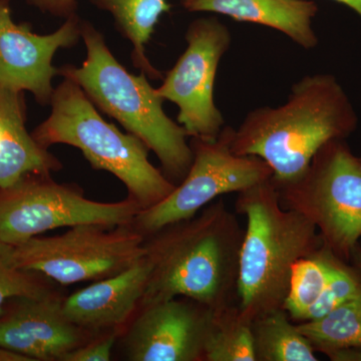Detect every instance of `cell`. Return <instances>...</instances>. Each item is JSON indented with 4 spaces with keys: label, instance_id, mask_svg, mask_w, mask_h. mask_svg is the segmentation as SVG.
<instances>
[{
    "label": "cell",
    "instance_id": "5b68a950",
    "mask_svg": "<svg viewBox=\"0 0 361 361\" xmlns=\"http://www.w3.org/2000/svg\"><path fill=\"white\" fill-rule=\"evenodd\" d=\"M49 106L51 115L32 130L33 139L45 149L63 144L80 149L94 170L118 178L142 210L160 203L177 186L149 161L148 147L104 120L73 80L63 78Z\"/></svg>",
    "mask_w": 361,
    "mask_h": 361
},
{
    "label": "cell",
    "instance_id": "e0dca14e",
    "mask_svg": "<svg viewBox=\"0 0 361 361\" xmlns=\"http://www.w3.org/2000/svg\"><path fill=\"white\" fill-rule=\"evenodd\" d=\"M102 11L113 16L118 32L133 45V65L149 78L163 80L164 73L152 65L146 54V44L155 32L156 25L172 4L167 0H89Z\"/></svg>",
    "mask_w": 361,
    "mask_h": 361
},
{
    "label": "cell",
    "instance_id": "9a60e30c",
    "mask_svg": "<svg viewBox=\"0 0 361 361\" xmlns=\"http://www.w3.org/2000/svg\"><path fill=\"white\" fill-rule=\"evenodd\" d=\"M180 4L189 13L221 14L272 28L307 51L319 42L313 28L319 6L313 0H180Z\"/></svg>",
    "mask_w": 361,
    "mask_h": 361
},
{
    "label": "cell",
    "instance_id": "8992f818",
    "mask_svg": "<svg viewBox=\"0 0 361 361\" xmlns=\"http://www.w3.org/2000/svg\"><path fill=\"white\" fill-rule=\"evenodd\" d=\"M284 208L314 226L323 246L350 260L361 240V161L346 140L326 142L295 179L273 183Z\"/></svg>",
    "mask_w": 361,
    "mask_h": 361
},
{
    "label": "cell",
    "instance_id": "f1b7e54d",
    "mask_svg": "<svg viewBox=\"0 0 361 361\" xmlns=\"http://www.w3.org/2000/svg\"><path fill=\"white\" fill-rule=\"evenodd\" d=\"M353 258L355 259L356 265H357V268L361 272V249L360 248V246L356 248Z\"/></svg>",
    "mask_w": 361,
    "mask_h": 361
},
{
    "label": "cell",
    "instance_id": "7402d4cb",
    "mask_svg": "<svg viewBox=\"0 0 361 361\" xmlns=\"http://www.w3.org/2000/svg\"><path fill=\"white\" fill-rule=\"evenodd\" d=\"M329 262L330 276L326 287L317 302L307 311L302 322L322 317L361 293V276L346 264V261L330 251Z\"/></svg>",
    "mask_w": 361,
    "mask_h": 361
},
{
    "label": "cell",
    "instance_id": "ac0fdd59",
    "mask_svg": "<svg viewBox=\"0 0 361 361\" xmlns=\"http://www.w3.org/2000/svg\"><path fill=\"white\" fill-rule=\"evenodd\" d=\"M257 361H317L310 341L284 308L252 322Z\"/></svg>",
    "mask_w": 361,
    "mask_h": 361
},
{
    "label": "cell",
    "instance_id": "83f0119b",
    "mask_svg": "<svg viewBox=\"0 0 361 361\" xmlns=\"http://www.w3.org/2000/svg\"><path fill=\"white\" fill-rule=\"evenodd\" d=\"M332 1L348 6L351 11L357 13V16L361 18V0H332Z\"/></svg>",
    "mask_w": 361,
    "mask_h": 361
},
{
    "label": "cell",
    "instance_id": "4316f807",
    "mask_svg": "<svg viewBox=\"0 0 361 361\" xmlns=\"http://www.w3.org/2000/svg\"><path fill=\"white\" fill-rule=\"evenodd\" d=\"M0 361H33L27 356L16 353L11 349L0 346Z\"/></svg>",
    "mask_w": 361,
    "mask_h": 361
},
{
    "label": "cell",
    "instance_id": "5bb4252c",
    "mask_svg": "<svg viewBox=\"0 0 361 361\" xmlns=\"http://www.w3.org/2000/svg\"><path fill=\"white\" fill-rule=\"evenodd\" d=\"M149 272L151 264L144 256L122 272L97 280L63 298V314L90 334L122 332L139 310Z\"/></svg>",
    "mask_w": 361,
    "mask_h": 361
},
{
    "label": "cell",
    "instance_id": "484cf974",
    "mask_svg": "<svg viewBox=\"0 0 361 361\" xmlns=\"http://www.w3.org/2000/svg\"><path fill=\"white\" fill-rule=\"evenodd\" d=\"M326 356L332 361H361V346L338 349L327 353Z\"/></svg>",
    "mask_w": 361,
    "mask_h": 361
},
{
    "label": "cell",
    "instance_id": "7a4b0ae2",
    "mask_svg": "<svg viewBox=\"0 0 361 361\" xmlns=\"http://www.w3.org/2000/svg\"><path fill=\"white\" fill-rule=\"evenodd\" d=\"M355 106L331 73L307 75L292 85L284 104L249 111L234 129L231 149L262 159L273 183L295 179L326 142L346 140L357 129Z\"/></svg>",
    "mask_w": 361,
    "mask_h": 361
},
{
    "label": "cell",
    "instance_id": "44dd1931",
    "mask_svg": "<svg viewBox=\"0 0 361 361\" xmlns=\"http://www.w3.org/2000/svg\"><path fill=\"white\" fill-rule=\"evenodd\" d=\"M330 251L324 246L292 267L290 283L283 308L294 322L304 320L307 311L317 302L330 276Z\"/></svg>",
    "mask_w": 361,
    "mask_h": 361
},
{
    "label": "cell",
    "instance_id": "3957f363",
    "mask_svg": "<svg viewBox=\"0 0 361 361\" xmlns=\"http://www.w3.org/2000/svg\"><path fill=\"white\" fill-rule=\"evenodd\" d=\"M82 40L87 51L84 63L61 66L59 75L75 82L97 110L141 140L160 161L166 177L180 184L193 161L186 130L165 113V101L149 85V78L126 70L109 49L103 33L85 20Z\"/></svg>",
    "mask_w": 361,
    "mask_h": 361
},
{
    "label": "cell",
    "instance_id": "d4e9b609",
    "mask_svg": "<svg viewBox=\"0 0 361 361\" xmlns=\"http://www.w3.org/2000/svg\"><path fill=\"white\" fill-rule=\"evenodd\" d=\"M26 2L42 13L65 20L78 13V0H26Z\"/></svg>",
    "mask_w": 361,
    "mask_h": 361
},
{
    "label": "cell",
    "instance_id": "cb8c5ba5",
    "mask_svg": "<svg viewBox=\"0 0 361 361\" xmlns=\"http://www.w3.org/2000/svg\"><path fill=\"white\" fill-rule=\"evenodd\" d=\"M121 336L118 330L106 331L82 345L66 353L59 361H109L111 360L116 341Z\"/></svg>",
    "mask_w": 361,
    "mask_h": 361
},
{
    "label": "cell",
    "instance_id": "4dcf8cb0",
    "mask_svg": "<svg viewBox=\"0 0 361 361\" xmlns=\"http://www.w3.org/2000/svg\"><path fill=\"white\" fill-rule=\"evenodd\" d=\"M360 161H361V157H360Z\"/></svg>",
    "mask_w": 361,
    "mask_h": 361
},
{
    "label": "cell",
    "instance_id": "ba28073f",
    "mask_svg": "<svg viewBox=\"0 0 361 361\" xmlns=\"http://www.w3.org/2000/svg\"><path fill=\"white\" fill-rule=\"evenodd\" d=\"M141 233L130 225L80 224L63 234L33 237L11 247L14 264L63 286L122 272L146 256Z\"/></svg>",
    "mask_w": 361,
    "mask_h": 361
},
{
    "label": "cell",
    "instance_id": "9c48e42d",
    "mask_svg": "<svg viewBox=\"0 0 361 361\" xmlns=\"http://www.w3.org/2000/svg\"><path fill=\"white\" fill-rule=\"evenodd\" d=\"M234 129L225 126L212 141L191 137L193 161L184 180L160 203L140 211L132 226L148 237L166 226L189 219L226 194L270 180L272 169L258 157L232 151Z\"/></svg>",
    "mask_w": 361,
    "mask_h": 361
},
{
    "label": "cell",
    "instance_id": "8fae6325",
    "mask_svg": "<svg viewBox=\"0 0 361 361\" xmlns=\"http://www.w3.org/2000/svg\"><path fill=\"white\" fill-rule=\"evenodd\" d=\"M216 312L185 297L142 306L126 326V357L132 361H204Z\"/></svg>",
    "mask_w": 361,
    "mask_h": 361
},
{
    "label": "cell",
    "instance_id": "f546056e",
    "mask_svg": "<svg viewBox=\"0 0 361 361\" xmlns=\"http://www.w3.org/2000/svg\"><path fill=\"white\" fill-rule=\"evenodd\" d=\"M360 243L361 244V240H360ZM360 248L361 249V245L360 246Z\"/></svg>",
    "mask_w": 361,
    "mask_h": 361
},
{
    "label": "cell",
    "instance_id": "7c38bea8",
    "mask_svg": "<svg viewBox=\"0 0 361 361\" xmlns=\"http://www.w3.org/2000/svg\"><path fill=\"white\" fill-rule=\"evenodd\" d=\"M82 18L70 16L49 35L33 32L28 23H16L11 0H0V87L14 92H32L40 106H49L59 68L52 66L54 54L71 49L82 39Z\"/></svg>",
    "mask_w": 361,
    "mask_h": 361
},
{
    "label": "cell",
    "instance_id": "52a82bcc",
    "mask_svg": "<svg viewBox=\"0 0 361 361\" xmlns=\"http://www.w3.org/2000/svg\"><path fill=\"white\" fill-rule=\"evenodd\" d=\"M141 207L127 198L90 200L77 185L61 184L51 174H28L0 187V241L14 247L42 233L80 224H132Z\"/></svg>",
    "mask_w": 361,
    "mask_h": 361
},
{
    "label": "cell",
    "instance_id": "6da1fadb",
    "mask_svg": "<svg viewBox=\"0 0 361 361\" xmlns=\"http://www.w3.org/2000/svg\"><path fill=\"white\" fill-rule=\"evenodd\" d=\"M243 235L237 216L222 198L149 235L145 248L151 272L140 307L177 297L215 311L238 304Z\"/></svg>",
    "mask_w": 361,
    "mask_h": 361
},
{
    "label": "cell",
    "instance_id": "d6986e66",
    "mask_svg": "<svg viewBox=\"0 0 361 361\" xmlns=\"http://www.w3.org/2000/svg\"><path fill=\"white\" fill-rule=\"evenodd\" d=\"M297 326L316 353L326 355L361 346V293L322 317L297 323Z\"/></svg>",
    "mask_w": 361,
    "mask_h": 361
},
{
    "label": "cell",
    "instance_id": "30bf717a",
    "mask_svg": "<svg viewBox=\"0 0 361 361\" xmlns=\"http://www.w3.org/2000/svg\"><path fill=\"white\" fill-rule=\"evenodd\" d=\"M186 51L164 75L157 94L177 104L178 123L190 137L212 141L225 127V118L214 97L216 78L232 35L217 18H200L188 26Z\"/></svg>",
    "mask_w": 361,
    "mask_h": 361
},
{
    "label": "cell",
    "instance_id": "603a6c76",
    "mask_svg": "<svg viewBox=\"0 0 361 361\" xmlns=\"http://www.w3.org/2000/svg\"><path fill=\"white\" fill-rule=\"evenodd\" d=\"M51 291L39 273L20 269L14 264L11 246L0 241V315L7 301L26 297H39Z\"/></svg>",
    "mask_w": 361,
    "mask_h": 361
},
{
    "label": "cell",
    "instance_id": "277c9868",
    "mask_svg": "<svg viewBox=\"0 0 361 361\" xmlns=\"http://www.w3.org/2000/svg\"><path fill=\"white\" fill-rule=\"evenodd\" d=\"M235 209L246 218L237 297L248 322L283 308L292 267L323 246L314 226L284 208L272 180L239 192Z\"/></svg>",
    "mask_w": 361,
    "mask_h": 361
},
{
    "label": "cell",
    "instance_id": "ffe728a7",
    "mask_svg": "<svg viewBox=\"0 0 361 361\" xmlns=\"http://www.w3.org/2000/svg\"><path fill=\"white\" fill-rule=\"evenodd\" d=\"M204 361H257L252 322L240 313L238 304L216 312Z\"/></svg>",
    "mask_w": 361,
    "mask_h": 361
},
{
    "label": "cell",
    "instance_id": "2e32d148",
    "mask_svg": "<svg viewBox=\"0 0 361 361\" xmlns=\"http://www.w3.org/2000/svg\"><path fill=\"white\" fill-rule=\"evenodd\" d=\"M25 92L0 87V187L28 174H51L63 164L26 129Z\"/></svg>",
    "mask_w": 361,
    "mask_h": 361
},
{
    "label": "cell",
    "instance_id": "4fadbf2b",
    "mask_svg": "<svg viewBox=\"0 0 361 361\" xmlns=\"http://www.w3.org/2000/svg\"><path fill=\"white\" fill-rule=\"evenodd\" d=\"M14 301L0 315V346L33 361H59L66 353L90 341V332L63 314V297L56 292Z\"/></svg>",
    "mask_w": 361,
    "mask_h": 361
}]
</instances>
